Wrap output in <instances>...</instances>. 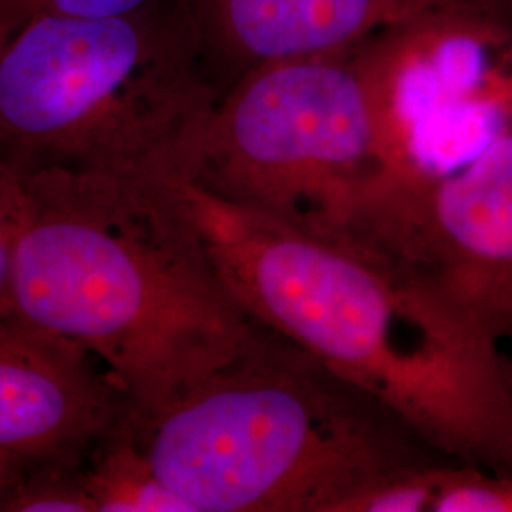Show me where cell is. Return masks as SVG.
<instances>
[{"mask_svg":"<svg viewBox=\"0 0 512 512\" xmlns=\"http://www.w3.org/2000/svg\"><path fill=\"white\" fill-rule=\"evenodd\" d=\"M126 403L88 351L0 315V452L80 459L120 423Z\"/></svg>","mask_w":512,"mask_h":512,"instance_id":"obj_7","label":"cell"},{"mask_svg":"<svg viewBox=\"0 0 512 512\" xmlns=\"http://www.w3.org/2000/svg\"><path fill=\"white\" fill-rule=\"evenodd\" d=\"M179 0L0 31V160L183 175L220 92Z\"/></svg>","mask_w":512,"mask_h":512,"instance_id":"obj_4","label":"cell"},{"mask_svg":"<svg viewBox=\"0 0 512 512\" xmlns=\"http://www.w3.org/2000/svg\"><path fill=\"white\" fill-rule=\"evenodd\" d=\"M355 236L433 279L497 344L512 340V124L448 169L389 173Z\"/></svg>","mask_w":512,"mask_h":512,"instance_id":"obj_6","label":"cell"},{"mask_svg":"<svg viewBox=\"0 0 512 512\" xmlns=\"http://www.w3.org/2000/svg\"><path fill=\"white\" fill-rule=\"evenodd\" d=\"M158 0H0V31L40 18H105L147 8Z\"/></svg>","mask_w":512,"mask_h":512,"instance_id":"obj_13","label":"cell"},{"mask_svg":"<svg viewBox=\"0 0 512 512\" xmlns=\"http://www.w3.org/2000/svg\"><path fill=\"white\" fill-rule=\"evenodd\" d=\"M86 476L95 512H192L158 475L124 420L99 440Z\"/></svg>","mask_w":512,"mask_h":512,"instance_id":"obj_9","label":"cell"},{"mask_svg":"<svg viewBox=\"0 0 512 512\" xmlns=\"http://www.w3.org/2000/svg\"><path fill=\"white\" fill-rule=\"evenodd\" d=\"M207 63L247 69L338 54L370 38L463 12L505 10V0H179Z\"/></svg>","mask_w":512,"mask_h":512,"instance_id":"obj_8","label":"cell"},{"mask_svg":"<svg viewBox=\"0 0 512 512\" xmlns=\"http://www.w3.org/2000/svg\"><path fill=\"white\" fill-rule=\"evenodd\" d=\"M124 423L192 512H346L423 465L384 406L260 325L230 363Z\"/></svg>","mask_w":512,"mask_h":512,"instance_id":"obj_3","label":"cell"},{"mask_svg":"<svg viewBox=\"0 0 512 512\" xmlns=\"http://www.w3.org/2000/svg\"><path fill=\"white\" fill-rule=\"evenodd\" d=\"M444 467L418 465L389 476L359 495L346 512H433Z\"/></svg>","mask_w":512,"mask_h":512,"instance_id":"obj_11","label":"cell"},{"mask_svg":"<svg viewBox=\"0 0 512 512\" xmlns=\"http://www.w3.org/2000/svg\"><path fill=\"white\" fill-rule=\"evenodd\" d=\"M173 177L23 173L14 313L88 351L131 418L200 384L258 330L220 283Z\"/></svg>","mask_w":512,"mask_h":512,"instance_id":"obj_2","label":"cell"},{"mask_svg":"<svg viewBox=\"0 0 512 512\" xmlns=\"http://www.w3.org/2000/svg\"><path fill=\"white\" fill-rule=\"evenodd\" d=\"M27 211L23 173L0 160V315L14 313V268Z\"/></svg>","mask_w":512,"mask_h":512,"instance_id":"obj_12","label":"cell"},{"mask_svg":"<svg viewBox=\"0 0 512 512\" xmlns=\"http://www.w3.org/2000/svg\"><path fill=\"white\" fill-rule=\"evenodd\" d=\"M0 511L95 512L86 467L78 459L25 461Z\"/></svg>","mask_w":512,"mask_h":512,"instance_id":"obj_10","label":"cell"},{"mask_svg":"<svg viewBox=\"0 0 512 512\" xmlns=\"http://www.w3.org/2000/svg\"><path fill=\"white\" fill-rule=\"evenodd\" d=\"M509 512H512V478H509Z\"/></svg>","mask_w":512,"mask_h":512,"instance_id":"obj_15","label":"cell"},{"mask_svg":"<svg viewBox=\"0 0 512 512\" xmlns=\"http://www.w3.org/2000/svg\"><path fill=\"white\" fill-rule=\"evenodd\" d=\"M173 188L215 274L256 325L310 353L448 458L512 467L499 344L414 266L348 232Z\"/></svg>","mask_w":512,"mask_h":512,"instance_id":"obj_1","label":"cell"},{"mask_svg":"<svg viewBox=\"0 0 512 512\" xmlns=\"http://www.w3.org/2000/svg\"><path fill=\"white\" fill-rule=\"evenodd\" d=\"M23 459L16 458L12 454L0 452V501L6 495V492L12 488L16 482L21 469H23Z\"/></svg>","mask_w":512,"mask_h":512,"instance_id":"obj_14","label":"cell"},{"mask_svg":"<svg viewBox=\"0 0 512 512\" xmlns=\"http://www.w3.org/2000/svg\"><path fill=\"white\" fill-rule=\"evenodd\" d=\"M374 48L270 61L220 93L184 177L222 200L349 232L391 171Z\"/></svg>","mask_w":512,"mask_h":512,"instance_id":"obj_5","label":"cell"}]
</instances>
